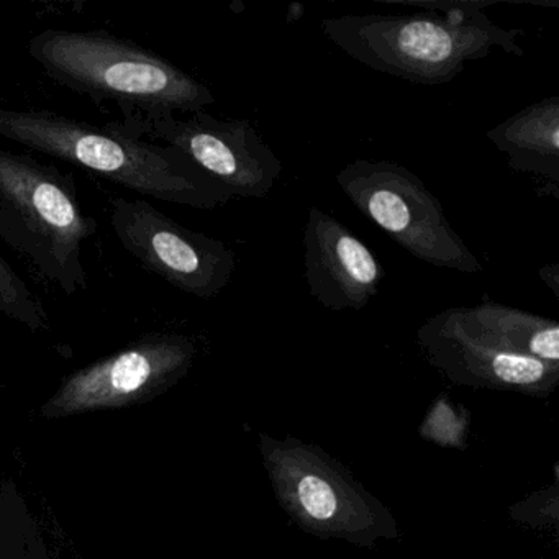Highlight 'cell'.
<instances>
[{"mask_svg": "<svg viewBox=\"0 0 559 559\" xmlns=\"http://www.w3.org/2000/svg\"><path fill=\"white\" fill-rule=\"evenodd\" d=\"M382 4L412 5L430 12L412 15L346 14L320 24L323 35L349 58L378 73L421 86L456 80L469 61L489 57L496 48L523 57L520 28H503L484 9L497 0H443Z\"/></svg>", "mask_w": 559, "mask_h": 559, "instance_id": "cell-1", "label": "cell"}, {"mask_svg": "<svg viewBox=\"0 0 559 559\" xmlns=\"http://www.w3.org/2000/svg\"><path fill=\"white\" fill-rule=\"evenodd\" d=\"M0 136L94 173L142 198L214 211L231 195L188 158L159 143L135 139L117 122L104 127L50 110L0 107Z\"/></svg>", "mask_w": 559, "mask_h": 559, "instance_id": "cell-2", "label": "cell"}, {"mask_svg": "<svg viewBox=\"0 0 559 559\" xmlns=\"http://www.w3.org/2000/svg\"><path fill=\"white\" fill-rule=\"evenodd\" d=\"M28 55L61 86L97 106L114 103L123 116L195 114L214 106L211 90L155 51L107 31L47 28Z\"/></svg>", "mask_w": 559, "mask_h": 559, "instance_id": "cell-3", "label": "cell"}, {"mask_svg": "<svg viewBox=\"0 0 559 559\" xmlns=\"http://www.w3.org/2000/svg\"><path fill=\"white\" fill-rule=\"evenodd\" d=\"M96 231L73 175L0 150V238L67 296L87 287L83 248Z\"/></svg>", "mask_w": 559, "mask_h": 559, "instance_id": "cell-4", "label": "cell"}, {"mask_svg": "<svg viewBox=\"0 0 559 559\" xmlns=\"http://www.w3.org/2000/svg\"><path fill=\"white\" fill-rule=\"evenodd\" d=\"M336 185L412 257L461 274L483 273V263L451 227L441 202L411 169L388 159L358 158L338 173Z\"/></svg>", "mask_w": 559, "mask_h": 559, "instance_id": "cell-5", "label": "cell"}, {"mask_svg": "<svg viewBox=\"0 0 559 559\" xmlns=\"http://www.w3.org/2000/svg\"><path fill=\"white\" fill-rule=\"evenodd\" d=\"M117 126L135 136L181 153L235 198L264 199L283 175V162L247 119L222 120L211 114L123 116Z\"/></svg>", "mask_w": 559, "mask_h": 559, "instance_id": "cell-6", "label": "cell"}, {"mask_svg": "<svg viewBox=\"0 0 559 559\" xmlns=\"http://www.w3.org/2000/svg\"><path fill=\"white\" fill-rule=\"evenodd\" d=\"M109 217L122 247L175 289L209 300L230 283L237 266L234 248L182 227L145 199L116 195Z\"/></svg>", "mask_w": 559, "mask_h": 559, "instance_id": "cell-7", "label": "cell"}, {"mask_svg": "<svg viewBox=\"0 0 559 559\" xmlns=\"http://www.w3.org/2000/svg\"><path fill=\"white\" fill-rule=\"evenodd\" d=\"M304 250L307 286L320 306L361 310L378 296L384 267L348 227L319 207L309 209Z\"/></svg>", "mask_w": 559, "mask_h": 559, "instance_id": "cell-8", "label": "cell"}, {"mask_svg": "<svg viewBox=\"0 0 559 559\" xmlns=\"http://www.w3.org/2000/svg\"><path fill=\"white\" fill-rule=\"evenodd\" d=\"M192 356L194 346L185 336L152 333L78 372L58 395L57 404L83 408L129 401L181 374Z\"/></svg>", "mask_w": 559, "mask_h": 559, "instance_id": "cell-9", "label": "cell"}, {"mask_svg": "<svg viewBox=\"0 0 559 559\" xmlns=\"http://www.w3.org/2000/svg\"><path fill=\"white\" fill-rule=\"evenodd\" d=\"M418 345L431 365L454 381L496 388L545 389L558 379V366L513 355L467 336L443 310L417 332Z\"/></svg>", "mask_w": 559, "mask_h": 559, "instance_id": "cell-10", "label": "cell"}, {"mask_svg": "<svg viewBox=\"0 0 559 559\" xmlns=\"http://www.w3.org/2000/svg\"><path fill=\"white\" fill-rule=\"evenodd\" d=\"M471 338L513 355L559 365V323L546 317L484 300L474 307L448 309Z\"/></svg>", "mask_w": 559, "mask_h": 559, "instance_id": "cell-11", "label": "cell"}, {"mask_svg": "<svg viewBox=\"0 0 559 559\" xmlns=\"http://www.w3.org/2000/svg\"><path fill=\"white\" fill-rule=\"evenodd\" d=\"M507 165L559 186V96L532 104L487 132Z\"/></svg>", "mask_w": 559, "mask_h": 559, "instance_id": "cell-12", "label": "cell"}, {"mask_svg": "<svg viewBox=\"0 0 559 559\" xmlns=\"http://www.w3.org/2000/svg\"><path fill=\"white\" fill-rule=\"evenodd\" d=\"M294 500L302 515L317 523H332L342 516L345 506L338 487L316 471L300 473L293 483Z\"/></svg>", "mask_w": 559, "mask_h": 559, "instance_id": "cell-13", "label": "cell"}, {"mask_svg": "<svg viewBox=\"0 0 559 559\" xmlns=\"http://www.w3.org/2000/svg\"><path fill=\"white\" fill-rule=\"evenodd\" d=\"M0 313L40 329L47 323L44 304L0 254Z\"/></svg>", "mask_w": 559, "mask_h": 559, "instance_id": "cell-14", "label": "cell"}, {"mask_svg": "<svg viewBox=\"0 0 559 559\" xmlns=\"http://www.w3.org/2000/svg\"><path fill=\"white\" fill-rule=\"evenodd\" d=\"M539 280L552 290L556 299H559V264L551 263L543 266L542 270H539Z\"/></svg>", "mask_w": 559, "mask_h": 559, "instance_id": "cell-15", "label": "cell"}]
</instances>
